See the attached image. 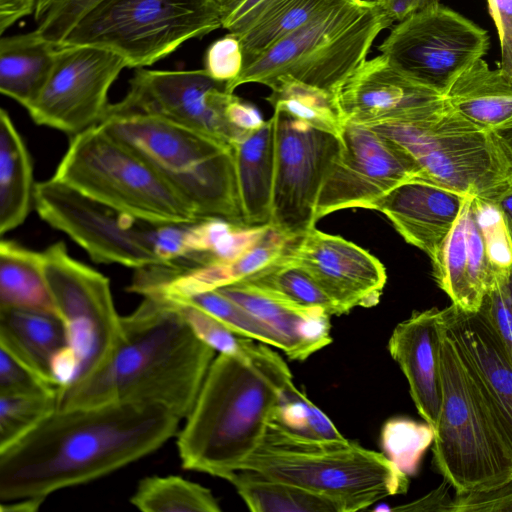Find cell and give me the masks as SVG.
<instances>
[{
  "instance_id": "obj_1",
  "label": "cell",
  "mask_w": 512,
  "mask_h": 512,
  "mask_svg": "<svg viewBox=\"0 0 512 512\" xmlns=\"http://www.w3.org/2000/svg\"><path fill=\"white\" fill-rule=\"evenodd\" d=\"M180 421L144 403L56 409L0 450V503L42 504L55 491L106 476L159 449Z\"/></svg>"
},
{
  "instance_id": "obj_2",
  "label": "cell",
  "mask_w": 512,
  "mask_h": 512,
  "mask_svg": "<svg viewBox=\"0 0 512 512\" xmlns=\"http://www.w3.org/2000/svg\"><path fill=\"white\" fill-rule=\"evenodd\" d=\"M121 330L122 339L104 366L57 391V409L144 403L185 419L216 351L157 296H143L133 312L121 316Z\"/></svg>"
},
{
  "instance_id": "obj_3",
  "label": "cell",
  "mask_w": 512,
  "mask_h": 512,
  "mask_svg": "<svg viewBox=\"0 0 512 512\" xmlns=\"http://www.w3.org/2000/svg\"><path fill=\"white\" fill-rule=\"evenodd\" d=\"M269 345L253 342L248 356L218 354L178 431L182 467L227 479L257 448L292 374Z\"/></svg>"
},
{
  "instance_id": "obj_4",
  "label": "cell",
  "mask_w": 512,
  "mask_h": 512,
  "mask_svg": "<svg viewBox=\"0 0 512 512\" xmlns=\"http://www.w3.org/2000/svg\"><path fill=\"white\" fill-rule=\"evenodd\" d=\"M238 470L253 471L327 497L342 512L362 510L388 496L405 493L409 485L408 476L385 454L345 437H308L274 417Z\"/></svg>"
},
{
  "instance_id": "obj_5",
  "label": "cell",
  "mask_w": 512,
  "mask_h": 512,
  "mask_svg": "<svg viewBox=\"0 0 512 512\" xmlns=\"http://www.w3.org/2000/svg\"><path fill=\"white\" fill-rule=\"evenodd\" d=\"M394 21L384 7L365 0H333L305 25L280 39L228 85L269 86L290 76L336 97L364 63L378 36Z\"/></svg>"
},
{
  "instance_id": "obj_6",
  "label": "cell",
  "mask_w": 512,
  "mask_h": 512,
  "mask_svg": "<svg viewBox=\"0 0 512 512\" xmlns=\"http://www.w3.org/2000/svg\"><path fill=\"white\" fill-rule=\"evenodd\" d=\"M99 125L146 160L202 220L247 226L230 145L152 116L111 115Z\"/></svg>"
},
{
  "instance_id": "obj_7",
  "label": "cell",
  "mask_w": 512,
  "mask_h": 512,
  "mask_svg": "<svg viewBox=\"0 0 512 512\" xmlns=\"http://www.w3.org/2000/svg\"><path fill=\"white\" fill-rule=\"evenodd\" d=\"M373 128L412 156L421 178L495 203L512 187V158L501 135L469 120L446 99L417 119Z\"/></svg>"
},
{
  "instance_id": "obj_8",
  "label": "cell",
  "mask_w": 512,
  "mask_h": 512,
  "mask_svg": "<svg viewBox=\"0 0 512 512\" xmlns=\"http://www.w3.org/2000/svg\"><path fill=\"white\" fill-rule=\"evenodd\" d=\"M442 406L433 464L456 494L497 488L512 480V457L455 342L443 327Z\"/></svg>"
},
{
  "instance_id": "obj_9",
  "label": "cell",
  "mask_w": 512,
  "mask_h": 512,
  "mask_svg": "<svg viewBox=\"0 0 512 512\" xmlns=\"http://www.w3.org/2000/svg\"><path fill=\"white\" fill-rule=\"evenodd\" d=\"M53 177L139 220H202L146 160L99 124L71 137Z\"/></svg>"
},
{
  "instance_id": "obj_10",
  "label": "cell",
  "mask_w": 512,
  "mask_h": 512,
  "mask_svg": "<svg viewBox=\"0 0 512 512\" xmlns=\"http://www.w3.org/2000/svg\"><path fill=\"white\" fill-rule=\"evenodd\" d=\"M220 27L222 11L215 0H102L60 46L107 48L127 67L141 68Z\"/></svg>"
},
{
  "instance_id": "obj_11",
  "label": "cell",
  "mask_w": 512,
  "mask_h": 512,
  "mask_svg": "<svg viewBox=\"0 0 512 512\" xmlns=\"http://www.w3.org/2000/svg\"><path fill=\"white\" fill-rule=\"evenodd\" d=\"M42 269L66 331L67 346L77 362L76 382L109 361L122 339L121 316L109 279L73 258L63 242L42 251Z\"/></svg>"
},
{
  "instance_id": "obj_12",
  "label": "cell",
  "mask_w": 512,
  "mask_h": 512,
  "mask_svg": "<svg viewBox=\"0 0 512 512\" xmlns=\"http://www.w3.org/2000/svg\"><path fill=\"white\" fill-rule=\"evenodd\" d=\"M33 204L43 221L69 236L97 263L134 269L165 265L153 249L156 223L122 213L53 176L35 184Z\"/></svg>"
},
{
  "instance_id": "obj_13",
  "label": "cell",
  "mask_w": 512,
  "mask_h": 512,
  "mask_svg": "<svg viewBox=\"0 0 512 512\" xmlns=\"http://www.w3.org/2000/svg\"><path fill=\"white\" fill-rule=\"evenodd\" d=\"M489 46L485 29L439 3L399 21L378 49L406 75L445 96Z\"/></svg>"
},
{
  "instance_id": "obj_14",
  "label": "cell",
  "mask_w": 512,
  "mask_h": 512,
  "mask_svg": "<svg viewBox=\"0 0 512 512\" xmlns=\"http://www.w3.org/2000/svg\"><path fill=\"white\" fill-rule=\"evenodd\" d=\"M275 170L270 225L289 239L315 227L322 185L342 148L339 136L274 110Z\"/></svg>"
},
{
  "instance_id": "obj_15",
  "label": "cell",
  "mask_w": 512,
  "mask_h": 512,
  "mask_svg": "<svg viewBox=\"0 0 512 512\" xmlns=\"http://www.w3.org/2000/svg\"><path fill=\"white\" fill-rule=\"evenodd\" d=\"M233 96L226 82L212 78L204 69L139 68L129 81L125 97L110 104L105 117H157L231 146L244 135L227 118V106Z\"/></svg>"
},
{
  "instance_id": "obj_16",
  "label": "cell",
  "mask_w": 512,
  "mask_h": 512,
  "mask_svg": "<svg viewBox=\"0 0 512 512\" xmlns=\"http://www.w3.org/2000/svg\"><path fill=\"white\" fill-rule=\"evenodd\" d=\"M125 67L124 58L107 48L58 46L51 74L26 110L37 125L73 137L105 118L108 91Z\"/></svg>"
},
{
  "instance_id": "obj_17",
  "label": "cell",
  "mask_w": 512,
  "mask_h": 512,
  "mask_svg": "<svg viewBox=\"0 0 512 512\" xmlns=\"http://www.w3.org/2000/svg\"><path fill=\"white\" fill-rule=\"evenodd\" d=\"M342 148L317 200L315 219L346 208H366L400 183L420 177L412 156L373 127L346 120Z\"/></svg>"
},
{
  "instance_id": "obj_18",
  "label": "cell",
  "mask_w": 512,
  "mask_h": 512,
  "mask_svg": "<svg viewBox=\"0 0 512 512\" xmlns=\"http://www.w3.org/2000/svg\"><path fill=\"white\" fill-rule=\"evenodd\" d=\"M280 260L306 270L336 304L340 315L358 306H375L387 280L385 267L375 256L315 227L291 240Z\"/></svg>"
},
{
  "instance_id": "obj_19",
  "label": "cell",
  "mask_w": 512,
  "mask_h": 512,
  "mask_svg": "<svg viewBox=\"0 0 512 512\" xmlns=\"http://www.w3.org/2000/svg\"><path fill=\"white\" fill-rule=\"evenodd\" d=\"M444 99L382 54L365 60L337 96L346 120L371 127L417 119Z\"/></svg>"
},
{
  "instance_id": "obj_20",
  "label": "cell",
  "mask_w": 512,
  "mask_h": 512,
  "mask_svg": "<svg viewBox=\"0 0 512 512\" xmlns=\"http://www.w3.org/2000/svg\"><path fill=\"white\" fill-rule=\"evenodd\" d=\"M444 330L455 342L512 457V364L480 312L454 304L442 309Z\"/></svg>"
},
{
  "instance_id": "obj_21",
  "label": "cell",
  "mask_w": 512,
  "mask_h": 512,
  "mask_svg": "<svg viewBox=\"0 0 512 512\" xmlns=\"http://www.w3.org/2000/svg\"><path fill=\"white\" fill-rule=\"evenodd\" d=\"M465 196L430 180L414 177L377 199L380 211L396 231L430 260L455 224Z\"/></svg>"
},
{
  "instance_id": "obj_22",
  "label": "cell",
  "mask_w": 512,
  "mask_h": 512,
  "mask_svg": "<svg viewBox=\"0 0 512 512\" xmlns=\"http://www.w3.org/2000/svg\"><path fill=\"white\" fill-rule=\"evenodd\" d=\"M442 310L415 311L397 324L388 350L405 375L419 415L435 430L442 406Z\"/></svg>"
},
{
  "instance_id": "obj_23",
  "label": "cell",
  "mask_w": 512,
  "mask_h": 512,
  "mask_svg": "<svg viewBox=\"0 0 512 512\" xmlns=\"http://www.w3.org/2000/svg\"><path fill=\"white\" fill-rule=\"evenodd\" d=\"M431 263L437 285L452 304L465 311L477 312L497 278L486 257L473 196H465L455 224Z\"/></svg>"
},
{
  "instance_id": "obj_24",
  "label": "cell",
  "mask_w": 512,
  "mask_h": 512,
  "mask_svg": "<svg viewBox=\"0 0 512 512\" xmlns=\"http://www.w3.org/2000/svg\"><path fill=\"white\" fill-rule=\"evenodd\" d=\"M216 290L281 334L289 343L291 360L303 361L332 342L331 315L323 309L296 304L244 280Z\"/></svg>"
},
{
  "instance_id": "obj_25",
  "label": "cell",
  "mask_w": 512,
  "mask_h": 512,
  "mask_svg": "<svg viewBox=\"0 0 512 512\" xmlns=\"http://www.w3.org/2000/svg\"><path fill=\"white\" fill-rule=\"evenodd\" d=\"M241 209L247 226L270 223L275 170V125L271 117L231 145Z\"/></svg>"
},
{
  "instance_id": "obj_26",
  "label": "cell",
  "mask_w": 512,
  "mask_h": 512,
  "mask_svg": "<svg viewBox=\"0 0 512 512\" xmlns=\"http://www.w3.org/2000/svg\"><path fill=\"white\" fill-rule=\"evenodd\" d=\"M65 346L66 331L56 313L0 308V348L56 387L51 364Z\"/></svg>"
},
{
  "instance_id": "obj_27",
  "label": "cell",
  "mask_w": 512,
  "mask_h": 512,
  "mask_svg": "<svg viewBox=\"0 0 512 512\" xmlns=\"http://www.w3.org/2000/svg\"><path fill=\"white\" fill-rule=\"evenodd\" d=\"M444 98L476 124L502 133L512 129V78L491 69L483 58L453 83Z\"/></svg>"
},
{
  "instance_id": "obj_28",
  "label": "cell",
  "mask_w": 512,
  "mask_h": 512,
  "mask_svg": "<svg viewBox=\"0 0 512 512\" xmlns=\"http://www.w3.org/2000/svg\"><path fill=\"white\" fill-rule=\"evenodd\" d=\"M58 46L36 30L0 39V91L25 109L35 101L54 66Z\"/></svg>"
},
{
  "instance_id": "obj_29",
  "label": "cell",
  "mask_w": 512,
  "mask_h": 512,
  "mask_svg": "<svg viewBox=\"0 0 512 512\" xmlns=\"http://www.w3.org/2000/svg\"><path fill=\"white\" fill-rule=\"evenodd\" d=\"M33 164L9 113L0 110V235L27 218L34 195Z\"/></svg>"
},
{
  "instance_id": "obj_30",
  "label": "cell",
  "mask_w": 512,
  "mask_h": 512,
  "mask_svg": "<svg viewBox=\"0 0 512 512\" xmlns=\"http://www.w3.org/2000/svg\"><path fill=\"white\" fill-rule=\"evenodd\" d=\"M0 308L55 312L42 269V252L0 242Z\"/></svg>"
},
{
  "instance_id": "obj_31",
  "label": "cell",
  "mask_w": 512,
  "mask_h": 512,
  "mask_svg": "<svg viewBox=\"0 0 512 512\" xmlns=\"http://www.w3.org/2000/svg\"><path fill=\"white\" fill-rule=\"evenodd\" d=\"M253 512H342L333 500L249 470L226 479Z\"/></svg>"
},
{
  "instance_id": "obj_32",
  "label": "cell",
  "mask_w": 512,
  "mask_h": 512,
  "mask_svg": "<svg viewBox=\"0 0 512 512\" xmlns=\"http://www.w3.org/2000/svg\"><path fill=\"white\" fill-rule=\"evenodd\" d=\"M269 224L239 226L219 218H208L186 225L185 244L189 268L210 263L232 262L264 235Z\"/></svg>"
},
{
  "instance_id": "obj_33",
  "label": "cell",
  "mask_w": 512,
  "mask_h": 512,
  "mask_svg": "<svg viewBox=\"0 0 512 512\" xmlns=\"http://www.w3.org/2000/svg\"><path fill=\"white\" fill-rule=\"evenodd\" d=\"M333 0H267L250 27L239 37L247 67L270 46L299 29Z\"/></svg>"
},
{
  "instance_id": "obj_34",
  "label": "cell",
  "mask_w": 512,
  "mask_h": 512,
  "mask_svg": "<svg viewBox=\"0 0 512 512\" xmlns=\"http://www.w3.org/2000/svg\"><path fill=\"white\" fill-rule=\"evenodd\" d=\"M266 100L274 110H281L309 125L340 137L346 119L337 97L290 76H281L269 86Z\"/></svg>"
},
{
  "instance_id": "obj_35",
  "label": "cell",
  "mask_w": 512,
  "mask_h": 512,
  "mask_svg": "<svg viewBox=\"0 0 512 512\" xmlns=\"http://www.w3.org/2000/svg\"><path fill=\"white\" fill-rule=\"evenodd\" d=\"M130 502L144 512H219L212 492L180 476H149L138 483Z\"/></svg>"
},
{
  "instance_id": "obj_36",
  "label": "cell",
  "mask_w": 512,
  "mask_h": 512,
  "mask_svg": "<svg viewBox=\"0 0 512 512\" xmlns=\"http://www.w3.org/2000/svg\"><path fill=\"white\" fill-rule=\"evenodd\" d=\"M242 280L270 290L296 304L323 309L331 316L340 315L336 304L306 270L280 258Z\"/></svg>"
},
{
  "instance_id": "obj_37",
  "label": "cell",
  "mask_w": 512,
  "mask_h": 512,
  "mask_svg": "<svg viewBox=\"0 0 512 512\" xmlns=\"http://www.w3.org/2000/svg\"><path fill=\"white\" fill-rule=\"evenodd\" d=\"M172 302L190 304L206 311L237 335L276 347L284 351L286 355L290 351L289 343L281 334L217 290L206 291Z\"/></svg>"
},
{
  "instance_id": "obj_38",
  "label": "cell",
  "mask_w": 512,
  "mask_h": 512,
  "mask_svg": "<svg viewBox=\"0 0 512 512\" xmlns=\"http://www.w3.org/2000/svg\"><path fill=\"white\" fill-rule=\"evenodd\" d=\"M435 430L425 423L406 418H393L381 433L385 455L408 477L418 472L425 451L433 443Z\"/></svg>"
},
{
  "instance_id": "obj_39",
  "label": "cell",
  "mask_w": 512,
  "mask_h": 512,
  "mask_svg": "<svg viewBox=\"0 0 512 512\" xmlns=\"http://www.w3.org/2000/svg\"><path fill=\"white\" fill-rule=\"evenodd\" d=\"M57 409V395H0V450L13 444Z\"/></svg>"
},
{
  "instance_id": "obj_40",
  "label": "cell",
  "mask_w": 512,
  "mask_h": 512,
  "mask_svg": "<svg viewBox=\"0 0 512 512\" xmlns=\"http://www.w3.org/2000/svg\"><path fill=\"white\" fill-rule=\"evenodd\" d=\"M476 220L488 263L497 280L512 269V234L498 203L474 197Z\"/></svg>"
},
{
  "instance_id": "obj_41",
  "label": "cell",
  "mask_w": 512,
  "mask_h": 512,
  "mask_svg": "<svg viewBox=\"0 0 512 512\" xmlns=\"http://www.w3.org/2000/svg\"><path fill=\"white\" fill-rule=\"evenodd\" d=\"M288 429L312 438L342 439L332 421L292 382L284 391L274 416Z\"/></svg>"
},
{
  "instance_id": "obj_42",
  "label": "cell",
  "mask_w": 512,
  "mask_h": 512,
  "mask_svg": "<svg viewBox=\"0 0 512 512\" xmlns=\"http://www.w3.org/2000/svg\"><path fill=\"white\" fill-rule=\"evenodd\" d=\"M164 300L180 313L200 340L219 354L249 355L253 339L237 335L220 320L198 307Z\"/></svg>"
},
{
  "instance_id": "obj_43",
  "label": "cell",
  "mask_w": 512,
  "mask_h": 512,
  "mask_svg": "<svg viewBox=\"0 0 512 512\" xmlns=\"http://www.w3.org/2000/svg\"><path fill=\"white\" fill-rule=\"evenodd\" d=\"M102 0H37L35 30L60 46L74 26Z\"/></svg>"
},
{
  "instance_id": "obj_44",
  "label": "cell",
  "mask_w": 512,
  "mask_h": 512,
  "mask_svg": "<svg viewBox=\"0 0 512 512\" xmlns=\"http://www.w3.org/2000/svg\"><path fill=\"white\" fill-rule=\"evenodd\" d=\"M478 312L500 338L512 364V269L484 296Z\"/></svg>"
},
{
  "instance_id": "obj_45",
  "label": "cell",
  "mask_w": 512,
  "mask_h": 512,
  "mask_svg": "<svg viewBox=\"0 0 512 512\" xmlns=\"http://www.w3.org/2000/svg\"><path fill=\"white\" fill-rule=\"evenodd\" d=\"M57 391L58 387L0 348V395H57Z\"/></svg>"
},
{
  "instance_id": "obj_46",
  "label": "cell",
  "mask_w": 512,
  "mask_h": 512,
  "mask_svg": "<svg viewBox=\"0 0 512 512\" xmlns=\"http://www.w3.org/2000/svg\"><path fill=\"white\" fill-rule=\"evenodd\" d=\"M244 67L239 37L228 33L209 45L204 55V70L227 87L241 74ZM228 89V88H227Z\"/></svg>"
},
{
  "instance_id": "obj_47",
  "label": "cell",
  "mask_w": 512,
  "mask_h": 512,
  "mask_svg": "<svg viewBox=\"0 0 512 512\" xmlns=\"http://www.w3.org/2000/svg\"><path fill=\"white\" fill-rule=\"evenodd\" d=\"M512 512V480L490 490L456 494L452 512Z\"/></svg>"
},
{
  "instance_id": "obj_48",
  "label": "cell",
  "mask_w": 512,
  "mask_h": 512,
  "mask_svg": "<svg viewBox=\"0 0 512 512\" xmlns=\"http://www.w3.org/2000/svg\"><path fill=\"white\" fill-rule=\"evenodd\" d=\"M501 46L500 70L512 78V0H487Z\"/></svg>"
},
{
  "instance_id": "obj_49",
  "label": "cell",
  "mask_w": 512,
  "mask_h": 512,
  "mask_svg": "<svg viewBox=\"0 0 512 512\" xmlns=\"http://www.w3.org/2000/svg\"><path fill=\"white\" fill-rule=\"evenodd\" d=\"M226 114L232 126L243 134L257 130L265 122L255 106L236 95L228 104Z\"/></svg>"
},
{
  "instance_id": "obj_50",
  "label": "cell",
  "mask_w": 512,
  "mask_h": 512,
  "mask_svg": "<svg viewBox=\"0 0 512 512\" xmlns=\"http://www.w3.org/2000/svg\"><path fill=\"white\" fill-rule=\"evenodd\" d=\"M452 487L446 480L441 485L409 504L394 507L393 511H445L452 512L453 499L450 497L449 489Z\"/></svg>"
},
{
  "instance_id": "obj_51",
  "label": "cell",
  "mask_w": 512,
  "mask_h": 512,
  "mask_svg": "<svg viewBox=\"0 0 512 512\" xmlns=\"http://www.w3.org/2000/svg\"><path fill=\"white\" fill-rule=\"evenodd\" d=\"M37 0H0V33L35 11Z\"/></svg>"
},
{
  "instance_id": "obj_52",
  "label": "cell",
  "mask_w": 512,
  "mask_h": 512,
  "mask_svg": "<svg viewBox=\"0 0 512 512\" xmlns=\"http://www.w3.org/2000/svg\"><path fill=\"white\" fill-rule=\"evenodd\" d=\"M439 3V0H388L384 9L393 21L399 22L418 11Z\"/></svg>"
},
{
  "instance_id": "obj_53",
  "label": "cell",
  "mask_w": 512,
  "mask_h": 512,
  "mask_svg": "<svg viewBox=\"0 0 512 512\" xmlns=\"http://www.w3.org/2000/svg\"><path fill=\"white\" fill-rule=\"evenodd\" d=\"M498 204L504 212L508 226L512 233V187L504 194Z\"/></svg>"
},
{
  "instance_id": "obj_54",
  "label": "cell",
  "mask_w": 512,
  "mask_h": 512,
  "mask_svg": "<svg viewBox=\"0 0 512 512\" xmlns=\"http://www.w3.org/2000/svg\"><path fill=\"white\" fill-rule=\"evenodd\" d=\"M222 11V19L230 13L242 0H215Z\"/></svg>"
},
{
  "instance_id": "obj_55",
  "label": "cell",
  "mask_w": 512,
  "mask_h": 512,
  "mask_svg": "<svg viewBox=\"0 0 512 512\" xmlns=\"http://www.w3.org/2000/svg\"><path fill=\"white\" fill-rule=\"evenodd\" d=\"M499 134L501 135L505 148L507 149L509 155L512 158V129L504 131Z\"/></svg>"
},
{
  "instance_id": "obj_56",
  "label": "cell",
  "mask_w": 512,
  "mask_h": 512,
  "mask_svg": "<svg viewBox=\"0 0 512 512\" xmlns=\"http://www.w3.org/2000/svg\"><path fill=\"white\" fill-rule=\"evenodd\" d=\"M365 1H368V2H372V3H376V4H379L381 5L382 7H385V5L387 4L388 0H365Z\"/></svg>"
}]
</instances>
